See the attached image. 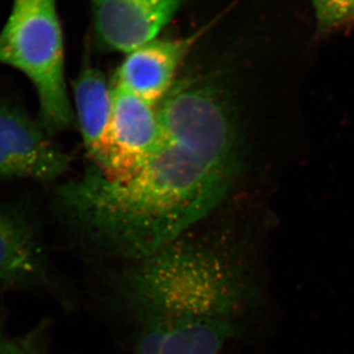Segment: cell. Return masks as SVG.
<instances>
[{
    "label": "cell",
    "instance_id": "obj_1",
    "mask_svg": "<svg viewBox=\"0 0 354 354\" xmlns=\"http://www.w3.org/2000/svg\"><path fill=\"white\" fill-rule=\"evenodd\" d=\"M162 133L127 178L91 165L57 191L60 211L95 252L145 258L187 234L227 197L236 176L239 131L228 95L206 79L176 81L160 102Z\"/></svg>",
    "mask_w": 354,
    "mask_h": 354
},
{
    "label": "cell",
    "instance_id": "obj_2",
    "mask_svg": "<svg viewBox=\"0 0 354 354\" xmlns=\"http://www.w3.org/2000/svg\"><path fill=\"white\" fill-rule=\"evenodd\" d=\"M133 354H227L261 305L260 268L227 234H187L106 274Z\"/></svg>",
    "mask_w": 354,
    "mask_h": 354
},
{
    "label": "cell",
    "instance_id": "obj_3",
    "mask_svg": "<svg viewBox=\"0 0 354 354\" xmlns=\"http://www.w3.org/2000/svg\"><path fill=\"white\" fill-rule=\"evenodd\" d=\"M0 65L22 72L31 81L41 113L57 115L69 108L57 0H12L0 31Z\"/></svg>",
    "mask_w": 354,
    "mask_h": 354
},
{
    "label": "cell",
    "instance_id": "obj_4",
    "mask_svg": "<svg viewBox=\"0 0 354 354\" xmlns=\"http://www.w3.org/2000/svg\"><path fill=\"white\" fill-rule=\"evenodd\" d=\"M70 158L39 121L10 100L0 97V177L55 180L68 169Z\"/></svg>",
    "mask_w": 354,
    "mask_h": 354
},
{
    "label": "cell",
    "instance_id": "obj_5",
    "mask_svg": "<svg viewBox=\"0 0 354 354\" xmlns=\"http://www.w3.org/2000/svg\"><path fill=\"white\" fill-rule=\"evenodd\" d=\"M111 87L113 120L109 160L99 171L106 178L118 180L129 176L152 152L162 133V115L160 102L153 104L118 86L111 84Z\"/></svg>",
    "mask_w": 354,
    "mask_h": 354
},
{
    "label": "cell",
    "instance_id": "obj_6",
    "mask_svg": "<svg viewBox=\"0 0 354 354\" xmlns=\"http://www.w3.org/2000/svg\"><path fill=\"white\" fill-rule=\"evenodd\" d=\"M95 38L109 50L128 53L158 39L183 0H91Z\"/></svg>",
    "mask_w": 354,
    "mask_h": 354
},
{
    "label": "cell",
    "instance_id": "obj_7",
    "mask_svg": "<svg viewBox=\"0 0 354 354\" xmlns=\"http://www.w3.org/2000/svg\"><path fill=\"white\" fill-rule=\"evenodd\" d=\"M198 36L155 39L127 53L111 79V85L160 104L176 84L179 67Z\"/></svg>",
    "mask_w": 354,
    "mask_h": 354
},
{
    "label": "cell",
    "instance_id": "obj_8",
    "mask_svg": "<svg viewBox=\"0 0 354 354\" xmlns=\"http://www.w3.org/2000/svg\"><path fill=\"white\" fill-rule=\"evenodd\" d=\"M46 255L31 216L10 205H0V283H48Z\"/></svg>",
    "mask_w": 354,
    "mask_h": 354
},
{
    "label": "cell",
    "instance_id": "obj_9",
    "mask_svg": "<svg viewBox=\"0 0 354 354\" xmlns=\"http://www.w3.org/2000/svg\"><path fill=\"white\" fill-rule=\"evenodd\" d=\"M74 113L93 165L102 171L109 160L113 91L99 69L85 65L73 83Z\"/></svg>",
    "mask_w": 354,
    "mask_h": 354
},
{
    "label": "cell",
    "instance_id": "obj_10",
    "mask_svg": "<svg viewBox=\"0 0 354 354\" xmlns=\"http://www.w3.org/2000/svg\"><path fill=\"white\" fill-rule=\"evenodd\" d=\"M317 27L321 32L335 31L351 24L354 0H311Z\"/></svg>",
    "mask_w": 354,
    "mask_h": 354
},
{
    "label": "cell",
    "instance_id": "obj_11",
    "mask_svg": "<svg viewBox=\"0 0 354 354\" xmlns=\"http://www.w3.org/2000/svg\"><path fill=\"white\" fill-rule=\"evenodd\" d=\"M43 330L37 329L17 337H9L0 329V354H46Z\"/></svg>",
    "mask_w": 354,
    "mask_h": 354
},
{
    "label": "cell",
    "instance_id": "obj_12",
    "mask_svg": "<svg viewBox=\"0 0 354 354\" xmlns=\"http://www.w3.org/2000/svg\"><path fill=\"white\" fill-rule=\"evenodd\" d=\"M351 24H354V10L353 14V19H351Z\"/></svg>",
    "mask_w": 354,
    "mask_h": 354
}]
</instances>
